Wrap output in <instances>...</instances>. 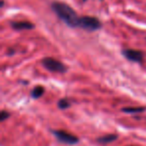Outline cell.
I'll return each instance as SVG.
<instances>
[{
    "label": "cell",
    "mask_w": 146,
    "mask_h": 146,
    "mask_svg": "<svg viewBox=\"0 0 146 146\" xmlns=\"http://www.w3.org/2000/svg\"><path fill=\"white\" fill-rule=\"evenodd\" d=\"M44 91L45 90H44V88H43V86H36V87L32 90V92H31V97L34 98V99H37V98L41 97V96L43 95Z\"/></svg>",
    "instance_id": "9c48e42d"
},
{
    "label": "cell",
    "mask_w": 146,
    "mask_h": 146,
    "mask_svg": "<svg viewBox=\"0 0 146 146\" xmlns=\"http://www.w3.org/2000/svg\"><path fill=\"white\" fill-rule=\"evenodd\" d=\"M115 139H117V135L116 134H108V135L101 136L97 139V141L99 143H109V142L114 141Z\"/></svg>",
    "instance_id": "52a82bcc"
},
{
    "label": "cell",
    "mask_w": 146,
    "mask_h": 146,
    "mask_svg": "<svg viewBox=\"0 0 146 146\" xmlns=\"http://www.w3.org/2000/svg\"><path fill=\"white\" fill-rule=\"evenodd\" d=\"M42 65L47 70L51 71V72L64 73L67 70V67L63 63H61L60 61L56 60L54 58H50V57H46V58L43 59Z\"/></svg>",
    "instance_id": "7a4b0ae2"
},
{
    "label": "cell",
    "mask_w": 146,
    "mask_h": 146,
    "mask_svg": "<svg viewBox=\"0 0 146 146\" xmlns=\"http://www.w3.org/2000/svg\"><path fill=\"white\" fill-rule=\"evenodd\" d=\"M69 106H70V102H69L67 99H61V100H59V102H58V107L60 108V109H66V108H68Z\"/></svg>",
    "instance_id": "30bf717a"
},
{
    "label": "cell",
    "mask_w": 146,
    "mask_h": 146,
    "mask_svg": "<svg viewBox=\"0 0 146 146\" xmlns=\"http://www.w3.org/2000/svg\"><path fill=\"white\" fill-rule=\"evenodd\" d=\"M53 134H54L55 137H56L59 141L63 142V143H65V144L74 145V144L79 142L78 137H76L75 135H73V134H71V133H68V132H66V131H63V130H54Z\"/></svg>",
    "instance_id": "277c9868"
},
{
    "label": "cell",
    "mask_w": 146,
    "mask_h": 146,
    "mask_svg": "<svg viewBox=\"0 0 146 146\" xmlns=\"http://www.w3.org/2000/svg\"><path fill=\"white\" fill-rule=\"evenodd\" d=\"M123 55L128 60L133 61V62H141L143 60V52L139 50H134V49H124Z\"/></svg>",
    "instance_id": "5b68a950"
},
{
    "label": "cell",
    "mask_w": 146,
    "mask_h": 146,
    "mask_svg": "<svg viewBox=\"0 0 146 146\" xmlns=\"http://www.w3.org/2000/svg\"><path fill=\"white\" fill-rule=\"evenodd\" d=\"M8 117H9V113H8V112H6L5 110L1 111V115H0V119H1V121H4V120L7 119Z\"/></svg>",
    "instance_id": "8fae6325"
},
{
    "label": "cell",
    "mask_w": 146,
    "mask_h": 146,
    "mask_svg": "<svg viewBox=\"0 0 146 146\" xmlns=\"http://www.w3.org/2000/svg\"><path fill=\"white\" fill-rule=\"evenodd\" d=\"M146 110V107L140 106V107H124L122 108V111L125 113H141Z\"/></svg>",
    "instance_id": "ba28073f"
},
{
    "label": "cell",
    "mask_w": 146,
    "mask_h": 146,
    "mask_svg": "<svg viewBox=\"0 0 146 146\" xmlns=\"http://www.w3.org/2000/svg\"><path fill=\"white\" fill-rule=\"evenodd\" d=\"M52 9L56 15L70 27H78L80 17L69 5L62 2H53Z\"/></svg>",
    "instance_id": "6da1fadb"
},
{
    "label": "cell",
    "mask_w": 146,
    "mask_h": 146,
    "mask_svg": "<svg viewBox=\"0 0 146 146\" xmlns=\"http://www.w3.org/2000/svg\"><path fill=\"white\" fill-rule=\"evenodd\" d=\"M83 1H86V0H83Z\"/></svg>",
    "instance_id": "7c38bea8"
},
{
    "label": "cell",
    "mask_w": 146,
    "mask_h": 146,
    "mask_svg": "<svg viewBox=\"0 0 146 146\" xmlns=\"http://www.w3.org/2000/svg\"><path fill=\"white\" fill-rule=\"evenodd\" d=\"M11 26L15 30H29L34 28V25L28 21H16L11 23Z\"/></svg>",
    "instance_id": "8992f818"
},
{
    "label": "cell",
    "mask_w": 146,
    "mask_h": 146,
    "mask_svg": "<svg viewBox=\"0 0 146 146\" xmlns=\"http://www.w3.org/2000/svg\"><path fill=\"white\" fill-rule=\"evenodd\" d=\"M78 27H81V28L85 29L87 31H94L101 27V22L97 18H95V17L82 16L79 19Z\"/></svg>",
    "instance_id": "3957f363"
}]
</instances>
